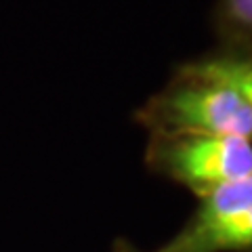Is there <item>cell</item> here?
I'll return each mask as SVG.
<instances>
[{"label":"cell","mask_w":252,"mask_h":252,"mask_svg":"<svg viewBox=\"0 0 252 252\" xmlns=\"http://www.w3.org/2000/svg\"><path fill=\"white\" fill-rule=\"evenodd\" d=\"M149 135H223L252 141V105L198 61L177 67L170 80L135 112Z\"/></svg>","instance_id":"1"},{"label":"cell","mask_w":252,"mask_h":252,"mask_svg":"<svg viewBox=\"0 0 252 252\" xmlns=\"http://www.w3.org/2000/svg\"><path fill=\"white\" fill-rule=\"evenodd\" d=\"M145 166L202 200L252 175V141L223 135H149Z\"/></svg>","instance_id":"2"},{"label":"cell","mask_w":252,"mask_h":252,"mask_svg":"<svg viewBox=\"0 0 252 252\" xmlns=\"http://www.w3.org/2000/svg\"><path fill=\"white\" fill-rule=\"evenodd\" d=\"M152 252H252V175L198 200L187 223Z\"/></svg>","instance_id":"3"},{"label":"cell","mask_w":252,"mask_h":252,"mask_svg":"<svg viewBox=\"0 0 252 252\" xmlns=\"http://www.w3.org/2000/svg\"><path fill=\"white\" fill-rule=\"evenodd\" d=\"M212 23L220 49L252 53V0H217Z\"/></svg>","instance_id":"4"},{"label":"cell","mask_w":252,"mask_h":252,"mask_svg":"<svg viewBox=\"0 0 252 252\" xmlns=\"http://www.w3.org/2000/svg\"><path fill=\"white\" fill-rule=\"evenodd\" d=\"M195 61L202 67H206L208 72L217 74L219 78H223L231 86H235L252 105V53L220 49L219 53L204 55Z\"/></svg>","instance_id":"5"},{"label":"cell","mask_w":252,"mask_h":252,"mask_svg":"<svg viewBox=\"0 0 252 252\" xmlns=\"http://www.w3.org/2000/svg\"><path fill=\"white\" fill-rule=\"evenodd\" d=\"M112 252H145V250H139L135 244L128 242L126 238H118L112 244Z\"/></svg>","instance_id":"6"}]
</instances>
